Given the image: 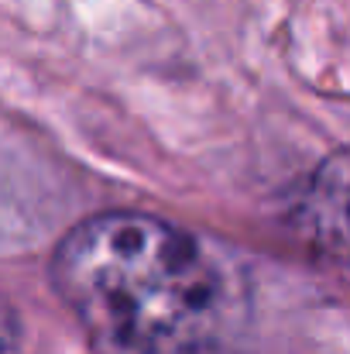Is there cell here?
<instances>
[{
    "label": "cell",
    "mask_w": 350,
    "mask_h": 354,
    "mask_svg": "<svg viewBox=\"0 0 350 354\" xmlns=\"http://www.w3.org/2000/svg\"><path fill=\"white\" fill-rule=\"evenodd\" d=\"M52 282L117 354H203L231 320L224 272L203 241L141 210L76 224L52 254Z\"/></svg>",
    "instance_id": "6da1fadb"
},
{
    "label": "cell",
    "mask_w": 350,
    "mask_h": 354,
    "mask_svg": "<svg viewBox=\"0 0 350 354\" xmlns=\"http://www.w3.org/2000/svg\"><path fill=\"white\" fill-rule=\"evenodd\" d=\"M313 207L327 221L323 231H344V234H350V172L323 169V176L316 179Z\"/></svg>",
    "instance_id": "7a4b0ae2"
},
{
    "label": "cell",
    "mask_w": 350,
    "mask_h": 354,
    "mask_svg": "<svg viewBox=\"0 0 350 354\" xmlns=\"http://www.w3.org/2000/svg\"><path fill=\"white\" fill-rule=\"evenodd\" d=\"M17 348V317L14 306L0 299V354H14Z\"/></svg>",
    "instance_id": "3957f363"
}]
</instances>
